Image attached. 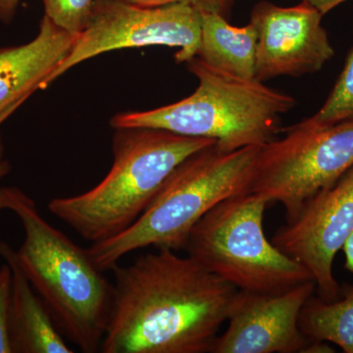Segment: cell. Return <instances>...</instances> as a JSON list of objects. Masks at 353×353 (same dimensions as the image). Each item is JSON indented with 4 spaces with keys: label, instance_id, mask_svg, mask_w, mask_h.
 Segmentation results:
<instances>
[{
    "label": "cell",
    "instance_id": "cell-19",
    "mask_svg": "<svg viewBox=\"0 0 353 353\" xmlns=\"http://www.w3.org/2000/svg\"><path fill=\"white\" fill-rule=\"evenodd\" d=\"M126 1L143 7L188 4L197 9L199 12L217 13L226 17L236 0H126Z\"/></svg>",
    "mask_w": 353,
    "mask_h": 353
},
{
    "label": "cell",
    "instance_id": "cell-5",
    "mask_svg": "<svg viewBox=\"0 0 353 353\" xmlns=\"http://www.w3.org/2000/svg\"><path fill=\"white\" fill-rule=\"evenodd\" d=\"M260 146L223 152L214 145L176 167L138 220L108 240L87 248L101 271L112 270L123 257L148 246L183 250L192 228L219 202L248 189Z\"/></svg>",
    "mask_w": 353,
    "mask_h": 353
},
{
    "label": "cell",
    "instance_id": "cell-14",
    "mask_svg": "<svg viewBox=\"0 0 353 353\" xmlns=\"http://www.w3.org/2000/svg\"><path fill=\"white\" fill-rule=\"evenodd\" d=\"M257 32L250 22L245 27H233L224 16L201 13V43L196 57L225 73L255 80Z\"/></svg>",
    "mask_w": 353,
    "mask_h": 353
},
{
    "label": "cell",
    "instance_id": "cell-8",
    "mask_svg": "<svg viewBox=\"0 0 353 353\" xmlns=\"http://www.w3.org/2000/svg\"><path fill=\"white\" fill-rule=\"evenodd\" d=\"M201 12L188 4L143 7L126 0H95L90 20L50 85L67 71L113 50L164 46L176 48L178 63L196 57L201 43Z\"/></svg>",
    "mask_w": 353,
    "mask_h": 353
},
{
    "label": "cell",
    "instance_id": "cell-3",
    "mask_svg": "<svg viewBox=\"0 0 353 353\" xmlns=\"http://www.w3.org/2000/svg\"><path fill=\"white\" fill-rule=\"evenodd\" d=\"M113 164L92 190L57 197L48 210L92 243L131 227L150 206L179 164L215 139L183 136L152 128L115 129Z\"/></svg>",
    "mask_w": 353,
    "mask_h": 353
},
{
    "label": "cell",
    "instance_id": "cell-17",
    "mask_svg": "<svg viewBox=\"0 0 353 353\" xmlns=\"http://www.w3.org/2000/svg\"><path fill=\"white\" fill-rule=\"evenodd\" d=\"M95 0H41L44 15L72 34H80L90 20Z\"/></svg>",
    "mask_w": 353,
    "mask_h": 353
},
{
    "label": "cell",
    "instance_id": "cell-11",
    "mask_svg": "<svg viewBox=\"0 0 353 353\" xmlns=\"http://www.w3.org/2000/svg\"><path fill=\"white\" fill-rule=\"evenodd\" d=\"M315 288L308 281L280 294L239 290L229 327L209 353H305L312 341L299 329V318Z\"/></svg>",
    "mask_w": 353,
    "mask_h": 353
},
{
    "label": "cell",
    "instance_id": "cell-16",
    "mask_svg": "<svg viewBox=\"0 0 353 353\" xmlns=\"http://www.w3.org/2000/svg\"><path fill=\"white\" fill-rule=\"evenodd\" d=\"M350 119H353V48L324 105L312 117L299 124L303 127L323 128Z\"/></svg>",
    "mask_w": 353,
    "mask_h": 353
},
{
    "label": "cell",
    "instance_id": "cell-23",
    "mask_svg": "<svg viewBox=\"0 0 353 353\" xmlns=\"http://www.w3.org/2000/svg\"><path fill=\"white\" fill-rule=\"evenodd\" d=\"M10 163H9L8 160L6 158L3 141H2L1 136H0V182L10 173Z\"/></svg>",
    "mask_w": 353,
    "mask_h": 353
},
{
    "label": "cell",
    "instance_id": "cell-22",
    "mask_svg": "<svg viewBox=\"0 0 353 353\" xmlns=\"http://www.w3.org/2000/svg\"><path fill=\"white\" fill-rule=\"evenodd\" d=\"M312 6H314L318 10L320 11L325 15L328 13L334 7L340 6L343 2L347 1V0H308Z\"/></svg>",
    "mask_w": 353,
    "mask_h": 353
},
{
    "label": "cell",
    "instance_id": "cell-21",
    "mask_svg": "<svg viewBox=\"0 0 353 353\" xmlns=\"http://www.w3.org/2000/svg\"><path fill=\"white\" fill-rule=\"evenodd\" d=\"M341 250L345 255V270L353 274V232L347 236Z\"/></svg>",
    "mask_w": 353,
    "mask_h": 353
},
{
    "label": "cell",
    "instance_id": "cell-20",
    "mask_svg": "<svg viewBox=\"0 0 353 353\" xmlns=\"http://www.w3.org/2000/svg\"><path fill=\"white\" fill-rule=\"evenodd\" d=\"M19 3L20 0H0V22H11Z\"/></svg>",
    "mask_w": 353,
    "mask_h": 353
},
{
    "label": "cell",
    "instance_id": "cell-15",
    "mask_svg": "<svg viewBox=\"0 0 353 353\" xmlns=\"http://www.w3.org/2000/svg\"><path fill=\"white\" fill-rule=\"evenodd\" d=\"M299 326L310 341H330L343 352L353 353V285L343 299L309 297L301 308Z\"/></svg>",
    "mask_w": 353,
    "mask_h": 353
},
{
    "label": "cell",
    "instance_id": "cell-10",
    "mask_svg": "<svg viewBox=\"0 0 353 353\" xmlns=\"http://www.w3.org/2000/svg\"><path fill=\"white\" fill-rule=\"evenodd\" d=\"M322 17L308 0L292 7L268 1L253 7L250 23L257 32L255 80L320 71L334 54Z\"/></svg>",
    "mask_w": 353,
    "mask_h": 353
},
{
    "label": "cell",
    "instance_id": "cell-4",
    "mask_svg": "<svg viewBox=\"0 0 353 353\" xmlns=\"http://www.w3.org/2000/svg\"><path fill=\"white\" fill-rule=\"evenodd\" d=\"M199 80L182 101L148 111L116 114L114 129L152 128L194 138L215 139L223 152L262 146L282 132V115L296 106L294 97L263 82L245 80L209 66L199 57L187 62Z\"/></svg>",
    "mask_w": 353,
    "mask_h": 353
},
{
    "label": "cell",
    "instance_id": "cell-13",
    "mask_svg": "<svg viewBox=\"0 0 353 353\" xmlns=\"http://www.w3.org/2000/svg\"><path fill=\"white\" fill-rule=\"evenodd\" d=\"M0 256L12 272L10 330L14 352L73 353L52 316L16 262L13 248L0 241Z\"/></svg>",
    "mask_w": 353,
    "mask_h": 353
},
{
    "label": "cell",
    "instance_id": "cell-7",
    "mask_svg": "<svg viewBox=\"0 0 353 353\" xmlns=\"http://www.w3.org/2000/svg\"><path fill=\"white\" fill-rule=\"evenodd\" d=\"M285 136L260 146L245 192L281 203L287 221L320 190L332 187L353 167V119L332 126L297 124Z\"/></svg>",
    "mask_w": 353,
    "mask_h": 353
},
{
    "label": "cell",
    "instance_id": "cell-6",
    "mask_svg": "<svg viewBox=\"0 0 353 353\" xmlns=\"http://www.w3.org/2000/svg\"><path fill=\"white\" fill-rule=\"evenodd\" d=\"M267 205L252 192L228 197L192 228L183 250L206 270L243 292L280 294L313 281L303 265L267 240L263 230Z\"/></svg>",
    "mask_w": 353,
    "mask_h": 353
},
{
    "label": "cell",
    "instance_id": "cell-9",
    "mask_svg": "<svg viewBox=\"0 0 353 353\" xmlns=\"http://www.w3.org/2000/svg\"><path fill=\"white\" fill-rule=\"evenodd\" d=\"M352 232L353 167L332 187L304 202L271 241L307 269L321 299L334 301L341 294L333 274L334 256Z\"/></svg>",
    "mask_w": 353,
    "mask_h": 353
},
{
    "label": "cell",
    "instance_id": "cell-2",
    "mask_svg": "<svg viewBox=\"0 0 353 353\" xmlns=\"http://www.w3.org/2000/svg\"><path fill=\"white\" fill-rule=\"evenodd\" d=\"M19 218L24 241L13 255L62 334L85 353L101 352L111 310L113 283L87 248L51 226L34 199L18 188L0 189V211Z\"/></svg>",
    "mask_w": 353,
    "mask_h": 353
},
{
    "label": "cell",
    "instance_id": "cell-1",
    "mask_svg": "<svg viewBox=\"0 0 353 353\" xmlns=\"http://www.w3.org/2000/svg\"><path fill=\"white\" fill-rule=\"evenodd\" d=\"M113 272L102 353H209L239 290L169 248Z\"/></svg>",
    "mask_w": 353,
    "mask_h": 353
},
{
    "label": "cell",
    "instance_id": "cell-18",
    "mask_svg": "<svg viewBox=\"0 0 353 353\" xmlns=\"http://www.w3.org/2000/svg\"><path fill=\"white\" fill-rule=\"evenodd\" d=\"M12 272L8 264L0 268V353H14L10 330Z\"/></svg>",
    "mask_w": 353,
    "mask_h": 353
},
{
    "label": "cell",
    "instance_id": "cell-12",
    "mask_svg": "<svg viewBox=\"0 0 353 353\" xmlns=\"http://www.w3.org/2000/svg\"><path fill=\"white\" fill-rule=\"evenodd\" d=\"M77 37L44 15L32 41L0 48V126L37 90L48 88Z\"/></svg>",
    "mask_w": 353,
    "mask_h": 353
}]
</instances>
